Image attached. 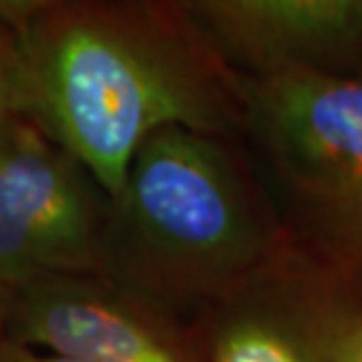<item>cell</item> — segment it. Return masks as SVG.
Segmentation results:
<instances>
[{"mask_svg":"<svg viewBox=\"0 0 362 362\" xmlns=\"http://www.w3.org/2000/svg\"><path fill=\"white\" fill-rule=\"evenodd\" d=\"M24 64L26 115L108 198L151 134L245 132V81L184 3L0 5Z\"/></svg>","mask_w":362,"mask_h":362,"instance_id":"1","label":"cell"},{"mask_svg":"<svg viewBox=\"0 0 362 362\" xmlns=\"http://www.w3.org/2000/svg\"><path fill=\"white\" fill-rule=\"evenodd\" d=\"M233 136L165 127L111 200L101 271L158 303L205 310L296 245Z\"/></svg>","mask_w":362,"mask_h":362,"instance_id":"2","label":"cell"},{"mask_svg":"<svg viewBox=\"0 0 362 362\" xmlns=\"http://www.w3.org/2000/svg\"><path fill=\"white\" fill-rule=\"evenodd\" d=\"M245 134L259 144L315 257L362 278V76L245 81Z\"/></svg>","mask_w":362,"mask_h":362,"instance_id":"3","label":"cell"},{"mask_svg":"<svg viewBox=\"0 0 362 362\" xmlns=\"http://www.w3.org/2000/svg\"><path fill=\"white\" fill-rule=\"evenodd\" d=\"M205 362H362V278L296 240L202 310Z\"/></svg>","mask_w":362,"mask_h":362,"instance_id":"4","label":"cell"},{"mask_svg":"<svg viewBox=\"0 0 362 362\" xmlns=\"http://www.w3.org/2000/svg\"><path fill=\"white\" fill-rule=\"evenodd\" d=\"M99 193L28 115L0 132V282L12 294L52 275L101 271L111 198Z\"/></svg>","mask_w":362,"mask_h":362,"instance_id":"5","label":"cell"},{"mask_svg":"<svg viewBox=\"0 0 362 362\" xmlns=\"http://www.w3.org/2000/svg\"><path fill=\"white\" fill-rule=\"evenodd\" d=\"M5 341L74 362H205L198 337L104 273L52 275L12 294Z\"/></svg>","mask_w":362,"mask_h":362,"instance_id":"6","label":"cell"},{"mask_svg":"<svg viewBox=\"0 0 362 362\" xmlns=\"http://www.w3.org/2000/svg\"><path fill=\"white\" fill-rule=\"evenodd\" d=\"M191 17L243 81L362 76V0H195Z\"/></svg>","mask_w":362,"mask_h":362,"instance_id":"7","label":"cell"},{"mask_svg":"<svg viewBox=\"0 0 362 362\" xmlns=\"http://www.w3.org/2000/svg\"><path fill=\"white\" fill-rule=\"evenodd\" d=\"M19 115H26L24 64L17 35L0 17V132Z\"/></svg>","mask_w":362,"mask_h":362,"instance_id":"8","label":"cell"},{"mask_svg":"<svg viewBox=\"0 0 362 362\" xmlns=\"http://www.w3.org/2000/svg\"><path fill=\"white\" fill-rule=\"evenodd\" d=\"M0 362H74L59 356H49V353L33 351V349H21L10 341L0 344Z\"/></svg>","mask_w":362,"mask_h":362,"instance_id":"9","label":"cell"},{"mask_svg":"<svg viewBox=\"0 0 362 362\" xmlns=\"http://www.w3.org/2000/svg\"><path fill=\"white\" fill-rule=\"evenodd\" d=\"M12 303V292L0 282V344L5 341V325H7V313H10Z\"/></svg>","mask_w":362,"mask_h":362,"instance_id":"10","label":"cell"}]
</instances>
